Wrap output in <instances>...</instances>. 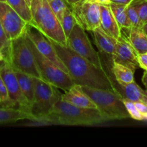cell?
Here are the masks:
<instances>
[{"instance_id":"cell-1","label":"cell","mask_w":147,"mask_h":147,"mask_svg":"<svg viewBox=\"0 0 147 147\" xmlns=\"http://www.w3.org/2000/svg\"><path fill=\"white\" fill-rule=\"evenodd\" d=\"M49 40L68 70L69 75L75 85L116 90L114 82L104 69L98 68L67 46L63 45L50 39Z\"/></svg>"},{"instance_id":"cell-2","label":"cell","mask_w":147,"mask_h":147,"mask_svg":"<svg viewBox=\"0 0 147 147\" xmlns=\"http://www.w3.org/2000/svg\"><path fill=\"white\" fill-rule=\"evenodd\" d=\"M108 121L97 109L78 107L60 99L55 103L51 111L40 121V123L67 126H90Z\"/></svg>"},{"instance_id":"cell-3","label":"cell","mask_w":147,"mask_h":147,"mask_svg":"<svg viewBox=\"0 0 147 147\" xmlns=\"http://www.w3.org/2000/svg\"><path fill=\"white\" fill-rule=\"evenodd\" d=\"M30 10L32 21L30 24L37 27L47 38L67 46V37L60 22L53 11L47 0H32Z\"/></svg>"},{"instance_id":"cell-4","label":"cell","mask_w":147,"mask_h":147,"mask_svg":"<svg viewBox=\"0 0 147 147\" xmlns=\"http://www.w3.org/2000/svg\"><path fill=\"white\" fill-rule=\"evenodd\" d=\"M81 88L94 102L98 110L109 121L131 118L123 103V97L117 90L96 88L89 86H81Z\"/></svg>"},{"instance_id":"cell-5","label":"cell","mask_w":147,"mask_h":147,"mask_svg":"<svg viewBox=\"0 0 147 147\" xmlns=\"http://www.w3.org/2000/svg\"><path fill=\"white\" fill-rule=\"evenodd\" d=\"M5 60L11 64L14 70L27 73L32 77L41 78L26 32L11 40L8 56Z\"/></svg>"},{"instance_id":"cell-6","label":"cell","mask_w":147,"mask_h":147,"mask_svg":"<svg viewBox=\"0 0 147 147\" xmlns=\"http://www.w3.org/2000/svg\"><path fill=\"white\" fill-rule=\"evenodd\" d=\"M33 82L34 100L32 107V113L35 117V121L40 122L61 99L62 94L56 89L57 88L41 78L33 77Z\"/></svg>"},{"instance_id":"cell-7","label":"cell","mask_w":147,"mask_h":147,"mask_svg":"<svg viewBox=\"0 0 147 147\" xmlns=\"http://www.w3.org/2000/svg\"><path fill=\"white\" fill-rule=\"evenodd\" d=\"M27 39H28L29 44L32 50L36 64H37V68H38L42 78L50 83L53 86H55L57 88L62 89L65 91L70 90L75 84L69 73H65L63 70L59 68L53 62L42 55L37 50L28 36H27Z\"/></svg>"},{"instance_id":"cell-8","label":"cell","mask_w":147,"mask_h":147,"mask_svg":"<svg viewBox=\"0 0 147 147\" xmlns=\"http://www.w3.org/2000/svg\"><path fill=\"white\" fill-rule=\"evenodd\" d=\"M67 46L96 67L103 69L100 56L92 46L86 30L78 24L67 38Z\"/></svg>"},{"instance_id":"cell-9","label":"cell","mask_w":147,"mask_h":147,"mask_svg":"<svg viewBox=\"0 0 147 147\" xmlns=\"http://www.w3.org/2000/svg\"><path fill=\"white\" fill-rule=\"evenodd\" d=\"M77 24L87 31L92 32L100 27V4L90 0H80L70 4Z\"/></svg>"},{"instance_id":"cell-10","label":"cell","mask_w":147,"mask_h":147,"mask_svg":"<svg viewBox=\"0 0 147 147\" xmlns=\"http://www.w3.org/2000/svg\"><path fill=\"white\" fill-rule=\"evenodd\" d=\"M0 76L7 86L10 98L16 106L32 113L31 104L23 94L14 68L7 60L2 61V63L0 65Z\"/></svg>"},{"instance_id":"cell-11","label":"cell","mask_w":147,"mask_h":147,"mask_svg":"<svg viewBox=\"0 0 147 147\" xmlns=\"http://www.w3.org/2000/svg\"><path fill=\"white\" fill-rule=\"evenodd\" d=\"M0 22L7 38L11 40L22 35L28 22L7 1H0Z\"/></svg>"},{"instance_id":"cell-12","label":"cell","mask_w":147,"mask_h":147,"mask_svg":"<svg viewBox=\"0 0 147 147\" xmlns=\"http://www.w3.org/2000/svg\"><path fill=\"white\" fill-rule=\"evenodd\" d=\"M25 32L42 55L53 62L59 68L68 73V70L58 56L51 42L42 32L32 24L28 23Z\"/></svg>"},{"instance_id":"cell-13","label":"cell","mask_w":147,"mask_h":147,"mask_svg":"<svg viewBox=\"0 0 147 147\" xmlns=\"http://www.w3.org/2000/svg\"><path fill=\"white\" fill-rule=\"evenodd\" d=\"M111 56L113 62L123 65L134 72L140 67L137 53L131 45L128 37L122 34L117 39V42Z\"/></svg>"},{"instance_id":"cell-14","label":"cell","mask_w":147,"mask_h":147,"mask_svg":"<svg viewBox=\"0 0 147 147\" xmlns=\"http://www.w3.org/2000/svg\"><path fill=\"white\" fill-rule=\"evenodd\" d=\"M63 101L73 106L86 109H97V106L90 98L85 93L79 85H74L70 90L62 94Z\"/></svg>"},{"instance_id":"cell-15","label":"cell","mask_w":147,"mask_h":147,"mask_svg":"<svg viewBox=\"0 0 147 147\" xmlns=\"http://www.w3.org/2000/svg\"><path fill=\"white\" fill-rule=\"evenodd\" d=\"M100 24L102 30L114 38L118 39L121 34V28L119 27L110 5L100 4Z\"/></svg>"},{"instance_id":"cell-16","label":"cell","mask_w":147,"mask_h":147,"mask_svg":"<svg viewBox=\"0 0 147 147\" xmlns=\"http://www.w3.org/2000/svg\"><path fill=\"white\" fill-rule=\"evenodd\" d=\"M114 82L116 89L122 95L123 98L129 99L134 102H142L147 104V93L143 90L135 81L130 83Z\"/></svg>"},{"instance_id":"cell-17","label":"cell","mask_w":147,"mask_h":147,"mask_svg":"<svg viewBox=\"0 0 147 147\" xmlns=\"http://www.w3.org/2000/svg\"><path fill=\"white\" fill-rule=\"evenodd\" d=\"M34 121L35 117L33 114L20 109H14L11 107L0 108V125L7 124L17 122L20 120Z\"/></svg>"},{"instance_id":"cell-18","label":"cell","mask_w":147,"mask_h":147,"mask_svg":"<svg viewBox=\"0 0 147 147\" xmlns=\"http://www.w3.org/2000/svg\"><path fill=\"white\" fill-rule=\"evenodd\" d=\"M91 32L98 50L102 53L112 55L117 42V39L105 32L100 27H97Z\"/></svg>"},{"instance_id":"cell-19","label":"cell","mask_w":147,"mask_h":147,"mask_svg":"<svg viewBox=\"0 0 147 147\" xmlns=\"http://www.w3.org/2000/svg\"><path fill=\"white\" fill-rule=\"evenodd\" d=\"M128 39L138 55L147 53V35L142 28L131 27Z\"/></svg>"},{"instance_id":"cell-20","label":"cell","mask_w":147,"mask_h":147,"mask_svg":"<svg viewBox=\"0 0 147 147\" xmlns=\"http://www.w3.org/2000/svg\"><path fill=\"white\" fill-rule=\"evenodd\" d=\"M21 90L32 107L34 100V90L33 77L23 72L14 70Z\"/></svg>"},{"instance_id":"cell-21","label":"cell","mask_w":147,"mask_h":147,"mask_svg":"<svg viewBox=\"0 0 147 147\" xmlns=\"http://www.w3.org/2000/svg\"><path fill=\"white\" fill-rule=\"evenodd\" d=\"M111 71L118 83H130L134 81L135 72L123 65L113 62Z\"/></svg>"},{"instance_id":"cell-22","label":"cell","mask_w":147,"mask_h":147,"mask_svg":"<svg viewBox=\"0 0 147 147\" xmlns=\"http://www.w3.org/2000/svg\"><path fill=\"white\" fill-rule=\"evenodd\" d=\"M109 5L119 27L121 29H130L131 27V24L129 21L126 11L128 5L115 4L112 2H111Z\"/></svg>"},{"instance_id":"cell-23","label":"cell","mask_w":147,"mask_h":147,"mask_svg":"<svg viewBox=\"0 0 147 147\" xmlns=\"http://www.w3.org/2000/svg\"><path fill=\"white\" fill-rule=\"evenodd\" d=\"M7 2L15 9L25 21L28 23L31 22V10L25 0H7Z\"/></svg>"},{"instance_id":"cell-24","label":"cell","mask_w":147,"mask_h":147,"mask_svg":"<svg viewBox=\"0 0 147 147\" xmlns=\"http://www.w3.org/2000/svg\"><path fill=\"white\" fill-rule=\"evenodd\" d=\"M60 24H61L62 27H63L65 34L66 37L67 38L75 26L77 24V22L75 19L74 15H73L70 5L68 8H67V9L64 12L63 19L60 22Z\"/></svg>"},{"instance_id":"cell-25","label":"cell","mask_w":147,"mask_h":147,"mask_svg":"<svg viewBox=\"0 0 147 147\" xmlns=\"http://www.w3.org/2000/svg\"><path fill=\"white\" fill-rule=\"evenodd\" d=\"M47 1L59 21L61 22L64 12L70 4L67 2V0H47Z\"/></svg>"},{"instance_id":"cell-26","label":"cell","mask_w":147,"mask_h":147,"mask_svg":"<svg viewBox=\"0 0 147 147\" xmlns=\"http://www.w3.org/2000/svg\"><path fill=\"white\" fill-rule=\"evenodd\" d=\"M0 105L2 106V107L11 108H14L16 106L15 103L11 100L9 96L7 86L1 76H0Z\"/></svg>"},{"instance_id":"cell-27","label":"cell","mask_w":147,"mask_h":147,"mask_svg":"<svg viewBox=\"0 0 147 147\" xmlns=\"http://www.w3.org/2000/svg\"><path fill=\"white\" fill-rule=\"evenodd\" d=\"M131 4L135 7L142 24L147 22V0H133Z\"/></svg>"},{"instance_id":"cell-28","label":"cell","mask_w":147,"mask_h":147,"mask_svg":"<svg viewBox=\"0 0 147 147\" xmlns=\"http://www.w3.org/2000/svg\"><path fill=\"white\" fill-rule=\"evenodd\" d=\"M123 101L131 119L137 121L144 120V118L143 117V116L141 114V113L139 111L137 108L136 107L134 102L129 100V99L126 98H123Z\"/></svg>"},{"instance_id":"cell-29","label":"cell","mask_w":147,"mask_h":147,"mask_svg":"<svg viewBox=\"0 0 147 147\" xmlns=\"http://www.w3.org/2000/svg\"><path fill=\"white\" fill-rule=\"evenodd\" d=\"M126 11H127V14L128 17H129V21H130L131 24V27L142 28L143 24L141 22L139 14H138L135 7L131 4H129L127 6V8H126Z\"/></svg>"},{"instance_id":"cell-30","label":"cell","mask_w":147,"mask_h":147,"mask_svg":"<svg viewBox=\"0 0 147 147\" xmlns=\"http://www.w3.org/2000/svg\"><path fill=\"white\" fill-rule=\"evenodd\" d=\"M10 42H11V41L7 38L5 32L3 29L2 25H1V22H0V50L4 53V56H5V59L8 56Z\"/></svg>"},{"instance_id":"cell-31","label":"cell","mask_w":147,"mask_h":147,"mask_svg":"<svg viewBox=\"0 0 147 147\" xmlns=\"http://www.w3.org/2000/svg\"><path fill=\"white\" fill-rule=\"evenodd\" d=\"M138 60L141 68L147 70V53L138 55Z\"/></svg>"},{"instance_id":"cell-32","label":"cell","mask_w":147,"mask_h":147,"mask_svg":"<svg viewBox=\"0 0 147 147\" xmlns=\"http://www.w3.org/2000/svg\"><path fill=\"white\" fill-rule=\"evenodd\" d=\"M133 0H111V2L115 3V4H123V5H129L131 3Z\"/></svg>"},{"instance_id":"cell-33","label":"cell","mask_w":147,"mask_h":147,"mask_svg":"<svg viewBox=\"0 0 147 147\" xmlns=\"http://www.w3.org/2000/svg\"><path fill=\"white\" fill-rule=\"evenodd\" d=\"M142 83L146 88V92L147 93V70H145L142 77Z\"/></svg>"},{"instance_id":"cell-34","label":"cell","mask_w":147,"mask_h":147,"mask_svg":"<svg viewBox=\"0 0 147 147\" xmlns=\"http://www.w3.org/2000/svg\"><path fill=\"white\" fill-rule=\"evenodd\" d=\"M97 3L99 4H106L109 5L111 4V0H98Z\"/></svg>"},{"instance_id":"cell-35","label":"cell","mask_w":147,"mask_h":147,"mask_svg":"<svg viewBox=\"0 0 147 147\" xmlns=\"http://www.w3.org/2000/svg\"><path fill=\"white\" fill-rule=\"evenodd\" d=\"M142 30H143L144 32L147 35V22L145 23L144 24H143V26L142 27Z\"/></svg>"},{"instance_id":"cell-36","label":"cell","mask_w":147,"mask_h":147,"mask_svg":"<svg viewBox=\"0 0 147 147\" xmlns=\"http://www.w3.org/2000/svg\"><path fill=\"white\" fill-rule=\"evenodd\" d=\"M4 59H5V56H4V53L0 50V62L4 61Z\"/></svg>"},{"instance_id":"cell-37","label":"cell","mask_w":147,"mask_h":147,"mask_svg":"<svg viewBox=\"0 0 147 147\" xmlns=\"http://www.w3.org/2000/svg\"><path fill=\"white\" fill-rule=\"evenodd\" d=\"M80 1V0H67V1L70 4H75V3L78 2V1Z\"/></svg>"},{"instance_id":"cell-38","label":"cell","mask_w":147,"mask_h":147,"mask_svg":"<svg viewBox=\"0 0 147 147\" xmlns=\"http://www.w3.org/2000/svg\"><path fill=\"white\" fill-rule=\"evenodd\" d=\"M25 1H26V2H27V4L29 5V7H30V4H31V2L32 0H25Z\"/></svg>"},{"instance_id":"cell-39","label":"cell","mask_w":147,"mask_h":147,"mask_svg":"<svg viewBox=\"0 0 147 147\" xmlns=\"http://www.w3.org/2000/svg\"><path fill=\"white\" fill-rule=\"evenodd\" d=\"M90 1H95V2H97L98 0H90Z\"/></svg>"},{"instance_id":"cell-40","label":"cell","mask_w":147,"mask_h":147,"mask_svg":"<svg viewBox=\"0 0 147 147\" xmlns=\"http://www.w3.org/2000/svg\"><path fill=\"white\" fill-rule=\"evenodd\" d=\"M1 1H7V0H0Z\"/></svg>"}]
</instances>
